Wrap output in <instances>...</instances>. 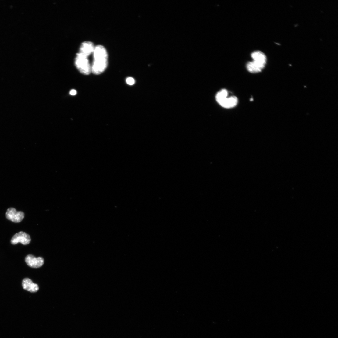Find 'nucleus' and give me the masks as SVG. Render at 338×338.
Returning <instances> with one entry per match:
<instances>
[{
	"instance_id": "f257e3e1",
	"label": "nucleus",
	"mask_w": 338,
	"mask_h": 338,
	"mask_svg": "<svg viewBox=\"0 0 338 338\" xmlns=\"http://www.w3.org/2000/svg\"><path fill=\"white\" fill-rule=\"evenodd\" d=\"M94 61L91 67V72L95 75L103 73L108 64V54L105 48L101 45L96 46L94 52Z\"/></svg>"
},
{
	"instance_id": "f03ea898",
	"label": "nucleus",
	"mask_w": 338,
	"mask_h": 338,
	"mask_svg": "<svg viewBox=\"0 0 338 338\" xmlns=\"http://www.w3.org/2000/svg\"><path fill=\"white\" fill-rule=\"evenodd\" d=\"M227 90L223 89L219 91L216 96V100L221 107L226 109L235 107L238 103V99L235 96L228 97Z\"/></svg>"
},
{
	"instance_id": "7ed1b4c3",
	"label": "nucleus",
	"mask_w": 338,
	"mask_h": 338,
	"mask_svg": "<svg viewBox=\"0 0 338 338\" xmlns=\"http://www.w3.org/2000/svg\"><path fill=\"white\" fill-rule=\"evenodd\" d=\"M75 64L80 72L84 75H88L91 72V66L87 57L80 53H78L76 55Z\"/></svg>"
},
{
	"instance_id": "20e7f679",
	"label": "nucleus",
	"mask_w": 338,
	"mask_h": 338,
	"mask_svg": "<svg viewBox=\"0 0 338 338\" xmlns=\"http://www.w3.org/2000/svg\"><path fill=\"white\" fill-rule=\"evenodd\" d=\"M6 218L9 220L16 223H20L24 219L25 214L22 212H17L14 208H10L7 209L6 213Z\"/></svg>"
},
{
	"instance_id": "39448f33",
	"label": "nucleus",
	"mask_w": 338,
	"mask_h": 338,
	"mask_svg": "<svg viewBox=\"0 0 338 338\" xmlns=\"http://www.w3.org/2000/svg\"><path fill=\"white\" fill-rule=\"evenodd\" d=\"M31 241L30 236L26 233L20 231L16 234L12 238L11 242L12 244L15 245L20 242L24 245L29 244Z\"/></svg>"
},
{
	"instance_id": "423d86ee",
	"label": "nucleus",
	"mask_w": 338,
	"mask_h": 338,
	"mask_svg": "<svg viewBox=\"0 0 338 338\" xmlns=\"http://www.w3.org/2000/svg\"><path fill=\"white\" fill-rule=\"evenodd\" d=\"M252 61L256 64L262 68H265L267 58L265 55L260 51H256L251 54Z\"/></svg>"
},
{
	"instance_id": "0eeeda50",
	"label": "nucleus",
	"mask_w": 338,
	"mask_h": 338,
	"mask_svg": "<svg viewBox=\"0 0 338 338\" xmlns=\"http://www.w3.org/2000/svg\"><path fill=\"white\" fill-rule=\"evenodd\" d=\"M25 261L28 266L33 268H38L41 267L44 262V260L42 258H36L30 254L26 256Z\"/></svg>"
},
{
	"instance_id": "6e6552de",
	"label": "nucleus",
	"mask_w": 338,
	"mask_h": 338,
	"mask_svg": "<svg viewBox=\"0 0 338 338\" xmlns=\"http://www.w3.org/2000/svg\"><path fill=\"white\" fill-rule=\"evenodd\" d=\"M95 48V46L92 42L85 41L81 44L79 53L88 57L94 52Z\"/></svg>"
},
{
	"instance_id": "1a4fd4ad",
	"label": "nucleus",
	"mask_w": 338,
	"mask_h": 338,
	"mask_svg": "<svg viewBox=\"0 0 338 338\" xmlns=\"http://www.w3.org/2000/svg\"><path fill=\"white\" fill-rule=\"evenodd\" d=\"M22 285L23 289L32 293L37 292L39 289L38 285L34 283L28 278H26L23 279Z\"/></svg>"
},
{
	"instance_id": "9d476101",
	"label": "nucleus",
	"mask_w": 338,
	"mask_h": 338,
	"mask_svg": "<svg viewBox=\"0 0 338 338\" xmlns=\"http://www.w3.org/2000/svg\"><path fill=\"white\" fill-rule=\"evenodd\" d=\"M126 82L128 84L133 85L135 83L134 79L132 77L127 78L126 79Z\"/></svg>"
},
{
	"instance_id": "9b49d317",
	"label": "nucleus",
	"mask_w": 338,
	"mask_h": 338,
	"mask_svg": "<svg viewBox=\"0 0 338 338\" xmlns=\"http://www.w3.org/2000/svg\"><path fill=\"white\" fill-rule=\"evenodd\" d=\"M70 94L72 96L76 95L77 94L76 91L74 89H73L70 91Z\"/></svg>"
},
{
	"instance_id": "f8f14e48",
	"label": "nucleus",
	"mask_w": 338,
	"mask_h": 338,
	"mask_svg": "<svg viewBox=\"0 0 338 338\" xmlns=\"http://www.w3.org/2000/svg\"><path fill=\"white\" fill-rule=\"evenodd\" d=\"M253 99L252 98H251V99H250V101H253Z\"/></svg>"
}]
</instances>
